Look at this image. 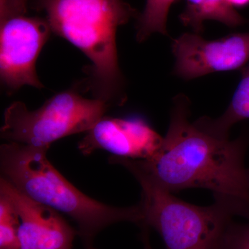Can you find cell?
I'll use <instances>...</instances> for the list:
<instances>
[{"mask_svg": "<svg viewBox=\"0 0 249 249\" xmlns=\"http://www.w3.org/2000/svg\"><path fill=\"white\" fill-rule=\"evenodd\" d=\"M191 101L173 99L170 124L160 150L150 160L124 158L170 193L209 190L214 202L234 216L249 219V169L245 166L248 137L218 138L190 121Z\"/></svg>", "mask_w": 249, "mask_h": 249, "instance_id": "obj_1", "label": "cell"}, {"mask_svg": "<svg viewBox=\"0 0 249 249\" xmlns=\"http://www.w3.org/2000/svg\"><path fill=\"white\" fill-rule=\"evenodd\" d=\"M52 32L71 42L91 62L85 89L109 106L127 100L116 48L118 28L137 19L138 11L124 0H36Z\"/></svg>", "mask_w": 249, "mask_h": 249, "instance_id": "obj_2", "label": "cell"}, {"mask_svg": "<svg viewBox=\"0 0 249 249\" xmlns=\"http://www.w3.org/2000/svg\"><path fill=\"white\" fill-rule=\"evenodd\" d=\"M49 147L16 142L0 147L1 178L24 196L71 217L78 226L85 249H95L93 240L101 231L116 223L144 220L141 203L128 207L103 204L82 193L55 169L47 158Z\"/></svg>", "mask_w": 249, "mask_h": 249, "instance_id": "obj_3", "label": "cell"}, {"mask_svg": "<svg viewBox=\"0 0 249 249\" xmlns=\"http://www.w3.org/2000/svg\"><path fill=\"white\" fill-rule=\"evenodd\" d=\"M142 187L144 220L141 227L160 233L166 249H223L233 214L214 202L209 206L189 204L159 186L126 160L116 159Z\"/></svg>", "mask_w": 249, "mask_h": 249, "instance_id": "obj_4", "label": "cell"}, {"mask_svg": "<svg viewBox=\"0 0 249 249\" xmlns=\"http://www.w3.org/2000/svg\"><path fill=\"white\" fill-rule=\"evenodd\" d=\"M109 107L101 100L83 97L74 88L57 93L36 110L16 101L5 109L1 137L9 142L49 147L67 136L88 132Z\"/></svg>", "mask_w": 249, "mask_h": 249, "instance_id": "obj_5", "label": "cell"}, {"mask_svg": "<svg viewBox=\"0 0 249 249\" xmlns=\"http://www.w3.org/2000/svg\"><path fill=\"white\" fill-rule=\"evenodd\" d=\"M0 76L8 89L16 91L24 85L42 89L36 63L52 32L46 18L26 14L0 18Z\"/></svg>", "mask_w": 249, "mask_h": 249, "instance_id": "obj_6", "label": "cell"}, {"mask_svg": "<svg viewBox=\"0 0 249 249\" xmlns=\"http://www.w3.org/2000/svg\"><path fill=\"white\" fill-rule=\"evenodd\" d=\"M173 73L191 80L212 73L231 71L249 61V33L231 34L207 40L196 33H186L174 39Z\"/></svg>", "mask_w": 249, "mask_h": 249, "instance_id": "obj_7", "label": "cell"}, {"mask_svg": "<svg viewBox=\"0 0 249 249\" xmlns=\"http://www.w3.org/2000/svg\"><path fill=\"white\" fill-rule=\"evenodd\" d=\"M163 137L142 119L103 116L89 130L78 147L83 155L105 150L112 156L147 160L160 150Z\"/></svg>", "mask_w": 249, "mask_h": 249, "instance_id": "obj_8", "label": "cell"}, {"mask_svg": "<svg viewBox=\"0 0 249 249\" xmlns=\"http://www.w3.org/2000/svg\"><path fill=\"white\" fill-rule=\"evenodd\" d=\"M0 195L9 199L19 215L20 249H73L78 230L60 213L32 200L1 177Z\"/></svg>", "mask_w": 249, "mask_h": 249, "instance_id": "obj_9", "label": "cell"}, {"mask_svg": "<svg viewBox=\"0 0 249 249\" xmlns=\"http://www.w3.org/2000/svg\"><path fill=\"white\" fill-rule=\"evenodd\" d=\"M179 18L185 27L199 35L204 32L206 21H217L231 28L247 22L228 0H186V7Z\"/></svg>", "mask_w": 249, "mask_h": 249, "instance_id": "obj_10", "label": "cell"}, {"mask_svg": "<svg viewBox=\"0 0 249 249\" xmlns=\"http://www.w3.org/2000/svg\"><path fill=\"white\" fill-rule=\"evenodd\" d=\"M249 119V64L244 67L242 78L227 109L217 118L202 116L194 124L211 135L229 139V132L234 124Z\"/></svg>", "mask_w": 249, "mask_h": 249, "instance_id": "obj_11", "label": "cell"}, {"mask_svg": "<svg viewBox=\"0 0 249 249\" xmlns=\"http://www.w3.org/2000/svg\"><path fill=\"white\" fill-rule=\"evenodd\" d=\"M177 0H146L145 9L137 18V42H143L155 34L168 36L167 21L172 5Z\"/></svg>", "mask_w": 249, "mask_h": 249, "instance_id": "obj_12", "label": "cell"}, {"mask_svg": "<svg viewBox=\"0 0 249 249\" xmlns=\"http://www.w3.org/2000/svg\"><path fill=\"white\" fill-rule=\"evenodd\" d=\"M19 217L6 196L0 195V249H20Z\"/></svg>", "mask_w": 249, "mask_h": 249, "instance_id": "obj_13", "label": "cell"}, {"mask_svg": "<svg viewBox=\"0 0 249 249\" xmlns=\"http://www.w3.org/2000/svg\"><path fill=\"white\" fill-rule=\"evenodd\" d=\"M223 249H249V224L232 222L228 231Z\"/></svg>", "mask_w": 249, "mask_h": 249, "instance_id": "obj_14", "label": "cell"}, {"mask_svg": "<svg viewBox=\"0 0 249 249\" xmlns=\"http://www.w3.org/2000/svg\"><path fill=\"white\" fill-rule=\"evenodd\" d=\"M142 238L144 245V249H153L150 245L149 239V228L142 227Z\"/></svg>", "mask_w": 249, "mask_h": 249, "instance_id": "obj_15", "label": "cell"}, {"mask_svg": "<svg viewBox=\"0 0 249 249\" xmlns=\"http://www.w3.org/2000/svg\"><path fill=\"white\" fill-rule=\"evenodd\" d=\"M228 1L233 7H235V6L240 7V6H245L249 4V0H228Z\"/></svg>", "mask_w": 249, "mask_h": 249, "instance_id": "obj_16", "label": "cell"}]
</instances>
